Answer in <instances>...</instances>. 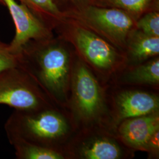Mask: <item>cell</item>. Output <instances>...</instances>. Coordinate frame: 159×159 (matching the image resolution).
I'll list each match as a JSON object with an SVG mask.
<instances>
[{"mask_svg":"<svg viewBox=\"0 0 159 159\" xmlns=\"http://www.w3.org/2000/svg\"><path fill=\"white\" fill-rule=\"evenodd\" d=\"M129 51L132 58L137 61H143L156 56L159 53V37L150 36L142 31L131 34Z\"/></svg>","mask_w":159,"mask_h":159,"instance_id":"12","label":"cell"},{"mask_svg":"<svg viewBox=\"0 0 159 159\" xmlns=\"http://www.w3.org/2000/svg\"><path fill=\"white\" fill-rule=\"evenodd\" d=\"M18 66V54L10 50L9 44L0 40V74Z\"/></svg>","mask_w":159,"mask_h":159,"instance_id":"17","label":"cell"},{"mask_svg":"<svg viewBox=\"0 0 159 159\" xmlns=\"http://www.w3.org/2000/svg\"><path fill=\"white\" fill-rule=\"evenodd\" d=\"M119 146L113 140L100 138L93 140L83 146L80 157L85 159H117L121 156Z\"/></svg>","mask_w":159,"mask_h":159,"instance_id":"11","label":"cell"},{"mask_svg":"<svg viewBox=\"0 0 159 159\" xmlns=\"http://www.w3.org/2000/svg\"><path fill=\"white\" fill-rule=\"evenodd\" d=\"M8 8L16 27V34L9 44L10 50L18 54L23 46L31 40L52 37L51 28L35 16L27 6L16 0H0Z\"/></svg>","mask_w":159,"mask_h":159,"instance_id":"7","label":"cell"},{"mask_svg":"<svg viewBox=\"0 0 159 159\" xmlns=\"http://www.w3.org/2000/svg\"><path fill=\"white\" fill-rule=\"evenodd\" d=\"M18 66L49 98L56 102L64 98L70 79V57L66 49L52 37L26 43L19 52Z\"/></svg>","mask_w":159,"mask_h":159,"instance_id":"1","label":"cell"},{"mask_svg":"<svg viewBox=\"0 0 159 159\" xmlns=\"http://www.w3.org/2000/svg\"><path fill=\"white\" fill-rule=\"evenodd\" d=\"M153 0H106L108 5L129 13L143 11Z\"/></svg>","mask_w":159,"mask_h":159,"instance_id":"15","label":"cell"},{"mask_svg":"<svg viewBox=\"0 0 159 159\" xmlns=\"http://www.w3.org/2000/svg\"><path fill=\"white\" fill-rule=\"evenodd\" d=\"M159 130L156 131L150 137L145 149V151L156 155L159 154Z\"/></svg>","mask_w":159,"mask_h":159,"instance_id":"18","label":"cell"},{"mask_svg":"<svg viewBox=\"0 0 159 159\" xmlns=\"http://www.w3.org/2000/svg\"><path fill=\"white\" fill-rule=\"evenodd\" d=\"M159 130L158 112L124 120L119 127L120 136L130 147L145 150L150 137Z\"/></svg>","mask_w":159,"mask_h":159,"instance_id":"8","label":"cell"},{"mask_svg":"<svg viewBox=\"0 0 159 159\" xmlns=\"http://www.w3.org/2000/svg\"><path fill=\"white\" fill-rule=\"evenodd\" d=\"M72 88L73 106L78 116L84 121L96 119L103 107L102 92L94 76L83 63L79 62L74 67Z\"/></svg>","mask_w":159,"mask_h":159,"instance_id":"5","label":"cell"},{"mask_svg":"<svg viewBox=\"0 0 159 159\" xmlns=\"http://www.w3.org/2000/svg\"><path fill=\"white\" fill-rule=\"evenodd\" d=\"M71 37L82 57L97 70L110 72L119 63V55L113 47L90 30L77 26Z\"/></svg>","mask_w":159,"mask_h":159,"instance_id":"6","label":"cell"},{"mask_svg":"<svg viewBox=\"0 0 159 159\" xmlns=\"http://www.w3.org/2000/svg\"><path fill=\"white\" fill-rule=\"evenodd\" d=\"M116 106L118 118L125 120L157 113L159 98L143 91H124L117 97Z\"/></svg>","mask_w":159,"mask_h":159,"instance_id":"9","label":"cell"},{"mask_svg":"<svg viewBox=\"0 0 159 159\" xmlns=\"http://www.w3.org/2000/svg\"><path fill=\"white\" fill-rule=\"evenodd\" d=\"M51 28L50 22L62 16L54 0H18Z\"/></svg>","mask_w":159,"mask_h":159,"instance_id":"14","label":"cell"},{"mask_svg":"<svg viewBox=\"0 0 159 159\" xmlns=\"http://www.w3.org/2000/svg\"><path fill=\"white\" fill-rule=\"evenodd\" d=\"M18 159H62L64 156L58 150L30 142L19 137L7 136Z\"/></svg>","mask_w":159,"mask_h":159,"instance_id":"10","label":"cell"},{"mask_svg":"<svg viewBox=\"0 0 159 159\" xmlns=\"http://www.w3.org/2000/svg\"><path fill=\"white\" fill-rule=\"evenodd\" d=\"M4 128L7 136L19 137L53 149L68 129L64 117L51 106L34 111L14 110Z\"/></svg>","mask_w":159,"mask_h":159,"instance_id":"2","label":"cell"},{"mask_svg":"<svg viewBox=\"0 0 159 159\" xmlns=\"http://www.w3.org/2000/svg\"><path fill=\"white\" fill-rule=\"evenodd\" d=\"M48 98L18 66L0 74V104L14 110L34 111L51 106Z\"/></svg>","mask_w":159,"mask_h":159,"instance_id":"3","label":"cell"},{"mask_svg":"<svg viewBox=\"0 0 159 159\" xmlns=\"http://www.w3.org/2000/svg\"><path fill=\"white\" fill-rule=\"evenodd\" d=\"M78 18L87 28L119 46L125 45L134 25L127 12L114 7H89L80 13Z\"/></svg>","mask_w":159,"mask_h":159,"instance_id":"4","label":"cell"},{"mask_svg":"<svg viewBox=\"0 0 159 159\" xmlns=\"http://www.w3.org/2000/svg\"><path fill=\"white\" fill-rule=\"evenodd\" d=\"M127 81L136 84L156 85L159 83V59L153 60L134 68L126 76Z\"/></svg>","mask_w":159,"mask_h":159,"instance_id":"13","label":"cell"},{"mask_svg":"<svg viewBox=\"0 0 159 159\" xmlns=\"http://www.w3.org/2000/svg\"><path fill=\"white\" fill-rule=\"evenodd\" d=\"M137 27L144 34L159 37V14L157 12L148 13L137 23Z\"/></svg>","mask_w":159,"mask_h":159,"instance_id":"16","label":"cell"}]
</instances>
